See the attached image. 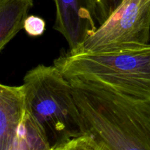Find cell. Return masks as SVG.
<instances>
[{"label": "cell", "mask_w": 150, "mask_h": 150, "mask_svg": "<svg viewBox=\"0 0 150 150\" xmlns=\"http://www.w3.org/2000/svg\"><path fill=\"white\" fill-rule=\"evenodd\" d=\"M86 6L98 26L102 24L123 0H84Z\"/></svg>", "instance_id": "obj_9"}, {"label": "cell", "mask_w": 150, "mask_h": 150, "mask_svg": "<svg viewBox=\"0 0 150 150\" xmlns=\"http://www.w3.org/2000/svg\"><path fill=\"white\" fill-rule=\"evenodd\" d=\"M15 150H51L45 135L26 111L19 129Z\"/></svg>", "instance_id": "obj_8"}, {"label": "cell", "mask_w": 150, "mask_h": 150, "mask_svg": "<svg viewBox=\"0 0 150 150\" xmlns=\"http://www.w3.org/2000/svg\"><path fill=\"white\" fill-rule=\"evenodd\" d=\"M67 79L94 150H150V97L93 79Z\"/></svg>", "instance_id": "obj_1"}, {"label": "cell", "mask_w": 150, "mask_h": 150, "mask_svg": "<svg viewBox=\"0 0 150 150\" xmlns=\"http://www.w3.org/2000/svg\"><path fill=\"white\" fill-rule=\"evenodd\" d=\"M23 29L30 37L41 36L46 29V23L41 17L31 15L26 18Z\"/></svg>", "instance_id": "obj_10"}, {"label": "cell", "mask_w": 150, "mask_h": 150, "mask_svg": "<svg viewBox=\"0 0 150 150\" xmlns=\"http://www.w3.org/2000/svg\"><path fill=\"white\" fill-rule=\"evenodd\" d=\"M67 79H93L150 97V45L101 52L69 50L54 62Z\"/></svg>", "instance_id": "obj_3"}, {"label": "cell", "mask_w": 150, "mask_h": 150, "mask_svg": "<svg viewBox=\"0 0 150 150\" xmlns=\"http://www.w3.org/2000/svg\"><path fill=\"white\" fill-rule=\"evenodd\" d=\"M33 0H0V51L24 28Z\"/></svg>", "instance_id": "obj_7"}, {"label": "cell", "mask_w": 150, "mask_h": 150, "mask_svg": "<svg viewBox=\"0 0 150 150\" xmlns=\"http://www.w3.org/2000/svg\"><path fill=\"white\" fill-rule=\"evenodd\" d=\"M23 86L0 84V150H15L24 117Z\"/></svg>", "instance_id": "obj_6"}, {"label": "cell", "mask_w": 150, "mask_h": 150, "mask_svg": "<svg viewBox=\"0 0 150 150\" xmlns=\"http://www.w3.org/2000/svg\"><path fill=\"white\" fill-rule=\"evenodd\" d=\"M56 19L54 29L67 40L70 49L77 50L98 26L84 0H54Z\"/></svg>", "instance_id": "obj_5"}, {"label": "cell", "mask_w": 150, "mask_h": 150, "mask_svg": "<svg viewBox=\"0 0 150 150\" xmlns=\"http://www.w3.org/2000/svg\"><path fill=\"white\" fill-rule=\"evenodd\" d=\"M150 0H123L109 17L74 51L101 52L148 45Z\"/></svg>", "instance_id": "obj_4"}, {"label": "cell", "mask_w": 150, "mask_h": 150, "mask_svg": "<svg viewBox=\"0 0 150 150\" xmlns=\"http://www.w3.org/2000/svg\"><path fill=\"white\" fill-rule=\"evenodd\" d=\"M26 111L46 136L51 150H62L85 134L70 82L54 66L38 64L23 77Z\"/></svg>", "instance_id": "obj_2"}]
</instances>
